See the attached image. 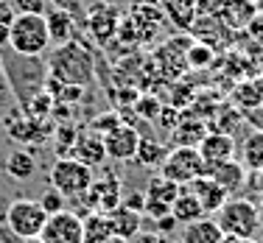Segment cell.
<instances>
[{"label": "cell", "instance_id": "obj_1", "mask_svg": "<svg viewBox=\"0 0 263 243\" xmlns=\"http://www.w3.org/2000/svg\"><path fill=\"white\" fill-rule=\"evenodd\" d=\"M48 76H53L62 84L87 87L96 76V56L79 39L56 45L53 53L48 56Z\"/></svg>", "mask_w": 263, "mask_h": 243}, {"label": "cell", "instance_id": "obj_15", "mask_svg": "<svg viewBox=\"0 0 263 243\" xmlns=\"http://www.w3.org/2000/svg\"><path fill=\"white\" fill-rule=\"evenodd\" d=\"M199 154H202L204 162H227V159H235V137L227 134V132H208L199 140Z\"/></svg>", "mask_w": 263, "mask_h": 243}, {"label": "cell", "instance_id": "obj_7", "mask_svg": "<svg viewBox=\"0 0 263 243\" xmlns=\"http://www.w3.org/2000/svg\"><path fill=\"white\" fill-rule=\"evenodd\" d=\"M121 23H123V14H121V9L112 6V3H96V6L87 9V31H90V36L104 48L115 39Z\"/></svg>", "mask_w": 263, "mask_h": 243}, {"label": "cell", "instance_id": "obj_30", "mask_svg": "<svg viewBox=\"0 0 263 243\" xmlns=\"http://www.w3.org/2000/svg\"><path fill=\"white\" fill-rule=\"evenodd\" d=\"M9 9L14 14H45L48 0H9Z\"/></svg>", "mask_w": 263, "mask_h": 243}, {"label": "cell", "instance_id": "obj_19", "mask_svg": "<svg viewBox=\"0 0 263 243\" xmlns=\"http://www.w3.org/2000/svg\"><path fill=\"white\" fill-rule=\"evenodd\" d=\"M255 14H258L255 0H224L221 11H218V20H221L230 31H243L252 23Z\"/></svg>", "mask_w": 263, "mask_h": 243}, {"label": "cell", "instance_id": "obj_37", "mask_svg": "<svg viewBox=\"0 0 263 243\" xmlns=\"http://www.w3.org/2000/svg\"><path fill=\"white\" fill-rule=\"evenodd\" d=\"M137 112H140L143 117L148 115V117H152V120H154V117H157V112H160V104L154 101L152 95H148V98H140V101H137Z\"/></svg>", "mask_w": 263, "mask_h": 243}, {"label": "cell", "instance_id": "obj_13", "mask_svg": "<svg viewBox=\"0 0 263 243\" xmlns=\"http://www.w3.org/2000/svg\"><path fill=\"white\" fill-rule=\"evenodd\" d=\"M45 23H48V34H51V45H65V42L76 39V14L70 9L62 6H48L45 11Z\"/></svg>", "mask_w": 263, "mask_h": 243}, {"label": "cell", "instance_id": "obj_44", "mask_svg": "<svg viewBox=\"0 0 263 243\" xmlns=\"http://www.w3.org/2000/svg\"><path fill=\"white\" fill-rule=\"evenodd\" d=\"M238 243H260V240H258V238H241Z\"/></svg>", "mask_w": 263, "mask_h": 243}, {"label": "cell", "instance_id": "obj_35", "mask_svg": "<svg viewBox=\"0 0 263 243\" xmlns=\"http://www.w3.org/2000/svg\"><path fill=\"white\" fill-rule=\"evenodd\" d=\"M224 0H196V17H218Z\"/></svg>", "mask_w": 263, "mask_h": 243}, {"label": "cell", "instance_id": "obj_38", "mask_svg": "<svg viewBox=\"0 0 263 243\" xmlns=\"http://www.w3.org/2000/svg\"><path fill=\"white\" fill-rule=\"evenodd\" d=\"M154 224H157V232H160V235H168V232H174V229L179 227V224H177V218H174L171 213H168V215H162V218H154Z\"/></svg>", "mask_w": 263, "mask_h": 243}, {"label": "cell", "instance_id": "obj_43", "mask_svg": "<svg viewBox=\"0 0 263 243\" xmlns=\"http://www.w3.org/2000/svg\"><path fill=\"white\" fill-rule=\"evenodd\" d=\"M258 218H260V229H263V201L258 204Z\"/></svg>", "mask_w": 263, "mask_h": 243}, {"label": "cell", "instance_id": "obj_25", "mask_svg": "<svg viewBox=\"0 0 263 243\" xmlns=\"http://www.w3.org/2000/svg\"><path fill=\"white\" fill-rule=\"evenodd\" d=\"M168 148L162 146L160 140H154V137H140V143H137V154H135V162L143 168H160L162 159H165Z\"/></svg>", "mask_w": 263, "mask_h": 243}, {"label": "cell", "instance_id": "obj_16", "mask_svg": "<svg viewBox=\"0 0 263 243\" xmlns=\"http://www.w3.org/2000/svg\"><path fill=\"white\" fill-rule=\"evenodd\" d=\"M185 188L199 198V204H202V210L208 215H216L218 210L224 207V201L230 198V193L224 190L218 182H213L210 176H199V179H193L191 185H185Z\"/></svg>", "mask_w": 263, "mask_h": 243}, {"label": "cell", "instance_id": "obj_28", "mask_svg": "<svg viewBox=\"0 0 263 243\" xmlns=\"http://www.w3.org/2000/svg\"><path fill=\"white\" fill-rule=\"evenodd\" d=\"M208 134V129H204L202 120H182L177 126V132H174V143L177 146H199V140Z\"/></svg>", "mask_w": 263, "mask_h": 243}, {"label": "cell", "instance_id": "obj_45", "mask_svg": "<svg viewBox=\"0 0 263 243\" xmlns=\"http://www.w3.org/2000/svg\"><path fill=\"white\" fill-rule=\"evenodd\" d=\"M23 243H45V240H42V238H26Z\"/></svg>", "mask_w": 263, "mask_h": 243}, {"label": "cell", "instance_id": "obj_42", "mask_svg": "<svg viewBox=\"0 0 263 243\" xmlns=\"http://www.w3.org/2000/svg\"><path fill=\"white\" fill-rule=\"evenodd\" d=\"M3 78H6V59L0 56V81H3Z\"/></svg>", "mask_w": 263, "mask_h": 243}, {"label": "cell", "instance_id": "obj_6", "mask_svg": "<svg viewBox=\"0 0 263 243\" xmlns=\"http://www.w3.org/2000/svg\"><path fill=\"white\" fill-rule=\"evenodd\" d=\"M48 221V213L42 210L40 201L34 198H17V201L9 204L6 210V224L14 232V238L26 240V238H40L42 227Z\"/></svg>", "mask_w": 263, "mask_h": 243}, {"label": "cell", "instance_id": "obj_27", "mask_svg": "<svg viewBox=\"0 0 263 243\" xmlns=\"http://www.w3.org/2000/svg\"><path fill=\"white\" fill-rule=\"evenodd\" d=\"M241 162H243L247 171L263 168V129H255V132L241 143Z\"/></svg>", "mask_w": 263, "mask_h": 243}, {"label": "cell", "instance_id": "obj_32", "mask_svg": "<svg viewBox=\"0 0 263 243\" xmlns=\"http://www.w3.org/2000/svg\"><path fill=\"white\" fill-rule=\"evenodd\" d=\"M115 126H121V120H118V115H115V112H106V115H98L96 120L90 123V129H92V132H98L101 137H104L106 132H112Z\"/></svg>", "mask_w": 263, "mask_h": 243}, {"label": "cell", "instance_id": "obj_22", "mask_svg": "<svg viewBox=\"0 0 263 243\" xmlns=\"http://www.w3.org/2000/svg\"><path fill=\"white\" fill-rule=\"evenodd\" d=\"M6 173L17 182H28L36 173V157L26 148H14V151L6 157Z\"/></svg>", "mask_w": 263, "mask_h": 243}, {"label": "cell", "instance_id": "obj_46", "mask_svg": "<svg viewBox=\"0 0 263 243\" xmlns=\"http://www.w3.org/2000/svg\"><path fill=\"white\" fill-rule=\"evenodd\" d=\"M106 243H129V240H121V238H112V240H106Z\"/></svg>", "mask_w": 263, "mask_h": 243}, {"label": "cell", "instance_id": "obj_2", "mask_svg": "<svg viewBox=\"0 0 263 243\" xmlns=\"http://www.w3.org/2000/svg\"><path fill=\"white\" fill-rule=\"evenodd\" d=\"M9 48L17 56H40L51 48V34H48L45 14H14L9 28Z\"/></svg>", "mask_w": 263, "mask_h": 243}, {"label": "cell", "instance_id": "obj_3", "mask_svg": "<svg viewBox=\"0 0 263 243\" xmlns=\"http://www.w3.org/2000/svg\"><path fill=\"white\" fill-rule=\"evenodd\" d=\"M216 221L224 235H235V238H258L260 232L258 204L249 198H227L224 207L216 213Z\"/></svg>", "mask_w": 263, "mask_h": 243}, {"label": "cell", "instance_id": "obj_9", "mask_svg": "<svg viewBox=\"0 0 263 243\" xmlns=\"http://www.w3.org/2000/svg\"><path fill=\"white\" fill-rule=\"evenodd\" d=\"M179 190H182V185L171 182V179L165 176H154L152 182L146 185V190H143V213L148 218H162L171 213V204L174 198L179 196Z\"/></svg>", "mask_w": 263, "mask_h": 243}, {"label": "cell", "instance_id": "obj_49", "mask_svg": "<svg viewBox=\"0 0 263 243\" xmlns=\"http://www.w3.org/2000/svg\"><path fill=\"white\" fill-rule=\"evenodd\" d=\"M260 243H263V238H260Z\"/></svg>", "mask_w": 263, "mask_h": 243}, {"label": "cell", "instance_id": "obj_34", "mask_svg": "<svg viewBox=\"0 0 263 243\" xmlns=\"http://www.w3.org/2000/svg\"><path fill=\"white\" fill-rule=\"evenodd\" d=\"M14 20V11L9 9V3L0 6V45H9V28Z\"/></svg>", "mask_w": 263, "mask_h": 243}, {"label": "cell", "instance_id": "obj_36", "mask_svg": "<svg viewBox=\"0 0 263 243\" xmlns=\"http://www.w3.org/2000/svg\"><path fill=\"white\" fill-rule=\"evenodd\" d=\"M249 34V39L252 42H258V45L263 48V11H258V14L252 17V23H249L247 28H243Z\"/></svg>", "mask_w": 263, "mask_h": 243}, {"label": "cell", "instance_id": "obj_18", "mask_svg": "<svg viewBox=\"0 0 263 243\" xmlns=\"http://www.w3.org/2000/svg\"><path fill=\"white\" fill-rule=\"evenodd\" d=\"M202 176H210L213 182H218L227 193L238 190L247 179V168L243 162H235V159H227V162H204V173Z\"/></svg>", "mask_w": 263, "mask_h": 243}, {"label": "cell", "instance_id": "obj_39", "mask_svg": "<svg viewBox=\"0 0 263 243\" xmlns=\"http://www.w3.org/2000/svg\"><path fill=\"white\" fill-rule=\"evenodd\" d=\"M132 243H168V238L160 232H137Z\"/></svg>", "mask_w": 263, "mask_h": 243}, {"label": "cell", "instance_id": "obj_47", "mask_svg": "<svg viewBox=\"0 0 263 243\" xmlns=\"http://www.w3.org/2000/svg\"><path fill=\"white\" fill-rule=\"evenodd\" d=\"M255 6H258V11H263V0H255Z\"/></svg>", "mask_w": 263, "mask_h": 243}, {"label": "cell", "instance_id": "obj_23", "mask_svg": "<svg viewBox=\"0 0 263 243\" xmlns=\"http://www.w3.org/2000/svg\"><path fill=\"white\" fill-rule=\"evenodd\" d=\"M171 215L177 218V224H179V227H185V224L199 221V218H202V215H208V213L202 210L199 198L193 196L191 190H179V196L174 198V204H171Z\"/></svg>", "mask_w": 263, "mask_h": 243}, {"label": "cell", "instance_id": "obj_11", "mask_svg": "<svg viewBox=\"0 0 263 243\" xmlns=\"http://www.w3.org/2000/svg\"><path fill=\"white\" fill-rule=\"evenodd\" d=\"M126 20H129V26L137 31V36H140V45L143 42H148V39H154V36L160 34L162 28H165V23H168V14H165V9L162 6H148V3H135L132 6V11L126 14Z\"/></svg>", "mask_w": 263, "mask_h": 243}, {"label": "cell", "instance_id": "obj_31", "mask_svg": "<svg viewBox=\"0 0 263 243\" xmlns=\"http://www.w3.org/2000/svg\"><path fill=\"white\" fill-rule=\"evenodd\" d=\"M40 204H42V210H45L48 215H53V213H59V210H65L67 198L62 196V193L56 190V188H48V190L40 196Z\"/></svg>", "mask_w": 263, "mask_h": 243}, {"label": "cell", "instance_id": "obj_14", "mask_svg": "<svg viewBox=\"0 0 263 243\" xmlns=\"http://www.w3.org/2000/svg\"><path fill=\"white\" fill-rule=\"evenodd\" d=\"M67 157H76V159H81L84 165H90V168L101 165V162L106 159L104 137L98 134V132H92V129L79 132L76 140H73V146H70V154H67Z\"/></svg>", "mask_w": 263, "mask_h": 243}, {"label": "cell", "instance_id": "obj_33", "mask_svg": "<svg viewBox=\"0 0 263 243\" xmlns=\"http://www.w3.org/2000/svg\"><path fill=\"white\" fill-rule=\"evenodd\" d=\"M210 59H213L210 45H187V62L191 65H208Z\"/></svg>", "mask_w": 263, "mask_h": 243}, {"label": "cell", "instance_id": "obj_41", "mask_svg": "<svg viewBox=\"0 0 263 243\" xmlns=\"http://www.w3.org/2000/svg\"><path fill=\"white\" fill-rule=\"evenodd\" d=\"M255 190L263 196V168H258V171H255Z\"/></svg>", "mask_w": 263, "mask_h": 243}, {"label": "cell", "instance_id": "obj_4", "mask_svg": "<svg viewBox=\"0 0 263 243\" xmlns=\"http://www.w3.org/2000/svg\"><path fill=\"white\" fill-rule=\"evenodd\" d=\"M92 179H96L92 168L84 165V162L76 159V157H59L51 168V188L59 190L67 201L84 196V193L90 190Z\"/></svg>", "mask_w": 263, "mask_h": 243}, {"label": "cell", "instance_id": "obj_29", "mask_svg": "<svg viewBox=\"0 0 263 243\" xmlns=\"http://www.w3.org/2000/svg\"><path fill=\"white\" fill-rule=\"evenodd\" d=\"M26 109H28V115L31 117H36V120H45L48 115H51V109H53V98H51V92H45V90H40V92H34L31 98H26Z\"/></svg>", "mask_w": 263, "mask_h": 243}, {"label": "cell", "instance_id": "obj_26", "mask_svg": "<svg viewBox=\"0 0 263 243\" xmlns=\"http://www.w3.org/2000/svg\"><path fill=\"white\" fill-rule=\"evenodd\" d=\"M233 101H235V107H241L243 112L255 109L263 101V81L260 78L241 81V84L235 87V92H233Z\"/></svg>", "mask_w": 263, "mask_h": 243}, {"label": "cell", "instance_id": "obj_10", "mask_svg": "<svg viewBox=\"0 0 263 243\" xmlns=\"http://www.w3.org/2000/svg\"><path fill=\"white\" fill-rule=\"evenodd\" d=\"M84 204H87V213L90 210H98V213H109L112 207L123 201V190H121V179L115 176L112 171L104 173V179H92L90 190L84 193Z\"/></svg>", "mask_w": 263, "mask_h": 243}, {"label": "cell", "instance_id": "obj_5", "mask_svg": "<svg viewBox=\"0 0 263 243\" xmlns=\"http://www.w3.org/2000/svg\"><path fill=\"white\" fill-rule=\"evenodd\" d=\"M204 173V159L196 146H174L168 148L165 159L160 165V176L171 179L177 185H191Z\"/></svg>", "mask_w": 263, "mask_h": 243}, {"label": "cell", "instance_id": "obj_12", "mask_svg": "<svg viewBox=\"0 0 263 243\" xmlns=\"http://www.w3.org/2000/svg\"><path fill=\"white\" fill-rule=\"evenodd\" d=\"M137 143H140V134H137L135 126H115L112 132L104 134V148H106V159H118V162H129L135 159L137 154Z\"/></svg>", "mask_w": 263, "mask_h": 243}, {"label": "cell", "instance_id": "obj_21", "mask_svg": "<svg viewBox=\"0 0 263 243\" xmlns=\"http://www.w3.org/2000/svg\"><path fill=\"white\" fill-rule=\"evenodd\" d=\"M81 224H84V243H106V240L115 238V235H112L109 215L106 213L90 210V213L81 218Z\"/></svg>", "mask_w": 263, "mask_h": 243}, {"label": "cell", "instance_id": "obj_8", "mask_svg": "<svg viewBox=\"0 0 263 243\" xmlns=\"http://www.w3.org/2000/svg\"><path fill=\"white\" fill-rule=\"evenodd\" d=\"M40 238L45 243H84V224H81V215L70 213V210H59V213L48 215Z\"/></svg>", "mask_w": 263, "mask_h": 243}, {"label": "cell", "instance_id": "obj_20", "mask_svg": "<svg viewBox=\"0 0 263 243\" xmlns=\"http://www.w3.org/2000/svg\"><path fill=\"white\" fill-rule=\"evenodd\" d=\"M221 238H224V232H221V227H218L216 218L202 215L199 221L185 224L182 240L179 243H221Z\"/></svg>", "mask_w": 263, "mask_h": 243}, {"label": "cell", "instance_id": "obj_48", "mask_svg": "<svg viewBox=\"0 0 263 243\" xmlns=\"http://www.w3.org/2000/svg\"><path fill=\"white\" fill-rule=\"evenodd\" d=\"M3 3H9V0H0V6H3Z\"/></svg>", "mask_w": 263, "mask_h": 243}, {"label": "cell", "instance_id": "obj_50", "mask_svg": "<svg viewBox=\"0 0 263 243\" xmlns=\"http://www.w3.org/2000/svg\"><path fill=\"white\" fill-rule=\"evenodd\" d=\"M168 243H171V240H168Z\"/></svg>", "mask_w": 263, "mask_h": 243}, {"label": "cell", "instance_id": "obj_24", "mask_svg": "<svg viewBox=\"0 0 263 243\" xmlns=\"http://www.w3.org/2000/svg\"><path fill=\"white\" fill-rule=\"evenodd\" d=\"M45 120H36V117H17V120L9 123V134L14 137L17 143H26V146H31V143H40L42 137L48 134V126H42Z\"/></svg>", "mask_w": 263, "mask_h": 243}, {"label": "cell", "instance_id": "obj_40", "mask_svg": "<svg viewBox=\"0 0 263 243\" xmlns=\"http://www.w3.org/2000/svg\"><path fill=\"white\" fill-rule=\"evenodd\" d=\"M247 117H249V123H252L255 129H263V101H260L255 109H249Z\"/></svg>", "mask_w": 263, "mask_h": 243}, {"label": "cell", "instance_id": "obj_17", "mask_svg": "<svg viewBox=\"0 0 263 243\" xmlns=\"http://www.w3.org/2000/svg\"><path fill=\"white\" fill-rule=\"evenodd\" d=\"M109 224H112V235L121 240H135V235L143 229V213L135 207H129V204H118V207H112L109 213Z\"/></svg>", "mask_w": 263, "mask_h": 243}]
</instances>
